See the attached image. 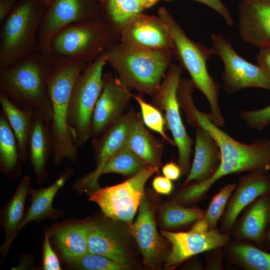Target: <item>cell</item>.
Returning a JSON list of instances; mask_svg holds the SVG:
<instances>
[{"mask_svg": "<svg viewBox=\"0 0 270 270\" xmlns=\"http://www.w3.org/2000/svg\"><path fill=\"white\" fill-rule=\"evenodd\" d=\"M194 86L190 84L180 85L177 90L180 108L192 127L207 130L220 148V164L214 175L200 184H188L180 193L182 199L191 204L207 198L212 185L222 178L234 174L270 170V140L258 138L246 144L237 141L214 124L207 114L200 112L192 98Z\"/></svg>", "mask_w": 270, "mask_h": 270, "instance_id": "obj_1", "label": "cell"}, {"mask_svg": "<svg viewBox=\"0 0 270 270\" xmlns=\"http://www.w3.org/2000/svg\"><path fill=\"white\" fill-rule=\"evenodd\" d=\"M46 87L53 112L50 124L53 141L52 159L55 164L64 160L74 162L78 148L67 121L68 106L74 85L86 64L50 54Z\"/></svg>", "mask_w": 270, "mask_h": 270, "instance_id": "obj_2", "label": "cell"}, {"mask_svg": "<svg viewBox=\"0 0 270 270\" xmlns=\"http://www.w3.org/2000/svg\"><path fill=\"white\" fill-rule=\"evenodd\" d=\"M50 56L49 53L38 49L0 69V92L20 108L38 112L48 126L53 118L46 87Z\"/></svg>", "mask_w": 270, "mask_h": 270, "instance_id": "obj_3", "label": "cell"}, {"mask_svg": "<svg viewBox=\"0 0 270 270\" xmlns=\"http://www.w3.org/2000/svg\"><path fill=\"white\" fill-rule=\"evenodd\" d=\"M173 54L170 50L134 48L121 42L112 46L105 54L122 85L154 97L172 64Z\"/></svg>", "mask_w": 270, "mask_h": 270, "instance_id": "obj_4", "label": "cell"}, {"mask_svg": "<svg viewBox=\"0 0 270 270\" xmlns=\"http://www.w3.org/2000/svg\"><path fill=\"white\" fill-rule=\"evenodd\" d=\"M158 14L170 30L174 54L188 72L194 87L208 101L210 107L208 118L218 126L224 127L225 121L219 104L220 86L210 74L206 67L208 60L213 55L210 48L189 38L165 8H160Z\"/></svg>", "mask_w": 270, "mask_h": 270, "instance_id": "obj_5", "label": "cell"}, {"mask_svg": "<svg viewBox=\"0 0 270 270\" xmlns=\"http://www.w3.org/2000/svg\"><path fill=\"white\" fill-rule=\"evenodd\" d=\"M42 0H19L0 24V69L40 49L38 30L47 9Z\"/></svg>", "mask_w": 270, "mask_h": 270, "instance_id": "obj_6", "label": "cell"}, {"mask_svg": "<svg viewBox=\"0 0 270 270\" xmlns=\"http://www.w3.org/2000/svg\"><path fill=\"white\" fill-rule=\"evenodd\" d=\"M116 34L101 16L78 22L56 33L48 53L88 64L115 44Z\"/></svg>", "mask_w": 270, "mask_h": 270, "instance_id": "obj_7", "label": "cell"}, {"mask_svg": "<svg viewBox=\"0 0 270 270\" xmlns=\"http://www.w3.org/2000/svg\"><path fill=\"white\" fill-rule=\"evenodd\" d=\"M106 63L104 53L93 62L86 64L72 90L67 121L78 148L92 136V117L102 88V72Z\"/></svg>", "mask_w": 270, "mask_h": 270, "instance_id": "obj_8", "label": "cell"}, {"mask_svg": "<svg viewBox=\"0 0 270 270\" xmlns=\"http://www.w3.org/2000/svg\"><path fill=\"white\" fill-rule=\"evenodd\" d=\"M158 172V166H148L122 183L96 190L89 200L98 204L106 216L124 222L131 228L134 216L144 196L145 184Z\"/></svg>", "mask_w": 270, "mask_h": 270, "instance_id": "obj_9", "label": "cell"}, {"mask_svg": "<svg viewBox=\"0 0 270 270\" xmlns=\"http://www.w3.org/2000/svg\"><path fill=\"white\" fill-rule=\"evenodd\" d=\"M182 68L172 64L169 68L160 88L153 97L152 104L164 111L166 125L170 131L178 150V164L182 174L188 175L191 166L190 154L193 140L188 134L180 112L177 88L180 79Z\"/></svg>", "mask_w": 270, "mask_h": 270, "instance_id": "obj_10", "label": "cell"}, {"mask_svg": "<svg viewBox=\"0 0 270 270\" xmlns=\"http://www.w3.org/2000/svg\"><path fill=\"white\" fill-rule=\"evenodd\" d=\"M211 40L213 54L219 56L224 66L222 79L228 94H234L248 88L270 90V78L258 65L240 56L222 36L212 34Z\"/></svg>", "mask_w": 270, "mask_h": 270, "instance_id": "obj_11", "label": "cell"}, {"mask_svg": "<svg viewBox=\"0 0 270 270\" xmlns=\"http://www.w3.org/2000/svg\"><path fill=\"white\" fill-rule=\"evenodd\" d=\"M101 16L97 0H52L37 34L39 48L48 52L52 36L70 24Z\"/></svg>", "mask_w": 270, "mask_h": 270, "instance_id": "obj_12", "label": "cell"}, {"mask_svg": "<svg viewBox=\"0 0 270 270\" xmlns=\"http://www.w3.org/2000/svg\"><path fill=\"white\" fill-rule=\"evenodd\" d=\"M140 114L132 108L110 125L98 138H94L92 147L95 153L96 167L92 172L78 180L76 188H97L100 172L106 162L126 144Z\"/></svg>", "mask_w": 270, "mask_h": 270, "instance_id": "obj_13", "label": "cell"}, {"mask_svg": "<svg viewBox=\"0 0 270 270\" xmlns=\"http://www.w3.org/2000/svg\"><path fill=\"white\" fill-rule=\"evenodd\" d=\"M120 36L121 42L132 48L174 50L170 30L159 16L139 14L122 29Z\"/></svg>", "mask_w": 270, "mask_h": 270, "instance_id": "obj_14", "label": "cell"}, {"mask_svg": "<svg viewBox=\"0 0 270 270\" xmlns=\"http://www.w3.org/2000/svg\"><path fill=\"white\" fill-rule=\"evenodd\" d=\"M132 94L110 72L103 74V86L94 108L92 136H100L106 128L126 112Z\"/></svg>", "mask_w": 270, "mask_h": 270, "instance_id": "obj_15", "label": "cell"}, {"mask_svg": "<svg viewBox=\"0 0 270 270\" xmlns=\"http://www.w3.org/2000/svg\"><path fill=\"white\" fill-rule=\"evenodd\" d=\"M270 192V172L258 170L241 176L220 220V232L230 234L242 211L262 194Z\"/></svg>", "mask_w": 270, "mask_h": 270, "instance_id": "obj_16", "label": "cell"}, {"mask_svg": "<svg viewBox=\"0 0 270 270\" xmlns=\"http://www.w3.org/2000/svg\"><path fill=\"white\" fill-rule=\"evenodd\" d=\"M162 234L172 246L166 260L167 268L178 265L197 254L224 247L232 237L230 234L220 232L218 228L203 234L189 231L173 232L165 230Z\"/></svg>", "mask_w": 270, "mask_h": 270, "instance_id": "obj_17", "label": "cell"}, {"mask_svg": "<svg viewBox=\"0 0 270 270\" xmlns=\"http://www.w3.org/2000/svg\"><path fill=\"white\" fill-rule=\"evenodd\" d=\"M238 16L242 39L260 49L270 48V0H240Z\"/></svg>", "mask_w": 270, "mask_h": 270, "instance_id": "obj_18", "label": "cell"}, {"mask_svg": "<svg viewBox=\"0 0 270 270\" xmlns=\"http://www.w3.org/2000/svg\"><path fill=\"white\" fill-rule=\"evenodd\" d=\"M242 212L232 227L231 236L250 240L262 249L264 236L270 224V192L258 197Z\"/></svg>", "mask_w": 270, "mask_h": 270, "instance_id": "obj_19", "label": "cell"}, {"mask_svg": "<svg viewBox=\"0 0 270 270\" xmlns=\"http://www.w3.org/2000/svg\"><path fill=\"white\" fill-rule=\"evenodd\" d=\"M221 160L220 148L212 135L204 128H196L194 158L182 186L193 180L200 184L210 179L218 170Z\"/></svg>", "mask_w": 270, "mask_h": 270, "instance_id": "obj_20", "label": "cell"}, {"mask_svg": "<svg viewBox=\"0 0 270 270\" xmlns=\"http://www.w3.org/2000/svg\"><path fill=\"white\" fill-rule=\"evenodd\" d=\"M138 216L131 228L143 256L144 264L151 265L158 258L161 244L154 217L144 196L139 206Z\"/></svg>", "mask_w": 270, "mask_h": 270, "instance_id": "obj_21", "label": "cell"}, {"mask_svg": "<svg viewBox=\"0 0 270 270\" xmlns=\"http://www.w3.org/2000/svg\"><path fill=\"white\" fill-rule=\"evenodd\" d=\"M223 250L229 264L245 270H270V252L250 240L231 237Z\"/></svg>", "mask_w": 270, "mask_h": 270, "instance_id": "obj_22", "label": "cell"}, {"mask_svg": "<svg viewBox=\"0 0 270 270\" xmlns=\"http://www.w3.org/2000/svg\"><path fill=\"white\" fill-rule=\"evenodd\" d=\"M88 222L70 223L52 232L58 250L68 263H72L88 254Z\"/></svg>", "mask_w": 270, "mask_h": 270, "instance_id": "obj_23", "label": "cell"}, {"mask_svg": "<svg viewBox=\"0 0 270 270\" xmlns=\"http://www.w3.org/2000/svg\"><path fill=\"white\" fill-rule=\"evenodd\" d=\"M88 252L104 256L116 262L128 264V256L115 234L104 224L88 222Z\"/></svg>", "mask_w": 270, "mask_h": 270, "instance_id": "obj_24", "label": "cell"}, {"mask_svg": "<svg viewBox=\"0 0 270 270\" xmlns=\"http://www.w3.org/2000/svg\"><path fill=\"white\" fill-rule=\"evenodd\" d=\"M0 104L2 112L16 136L21 160L26 162L28 158V142L36 112L31 109L20 108L2 92H0Z\"/></svg>", "mask_w": 270, "mask_h": 270, "instance_id": "obj_25", "label": "cell"}, {"mask_svg": "<svg viewBox=\"0 0 270 270\" xmlns=\"http://www.w3.org/2000/svg\"><path fill=\"white\" fill-rule=\"evenodd\" d=\"M28 148L34 172L40 180L44 175L46 161L53 152V141L49 126L37 112L29 137Z\"/></svg>", "mask_w": 270, "mask_h": 270, "instance_id": "obj_26", "label": "cell"}, {"mask_svg": "<svg viewBox=\"0 0 270 270\" xmlns=\"http://www.w3.org/2000/svg\"><path fill=\"white\" fill-rule=\"evenodd\" d=\"M126 144L148 166L158 167L159 166L162 144L146 130L140 114Z\"/></svg>", "mask_w": 270, "mask_h": 270, "instance_id": "obj_27", "label": "cell"}, {"mask_svg": "<svg viewBox=\"0 0 270 270\" xmlns=\"http://www.w3.org/2000/svg\"><path fill=\"white\" fill-rule=\"evenodd\" d=\"M99 3L101 17L117 34L146 8L142 0H100Z\"/></svg>", "mask_w": 270, "mask_h": 270, "instance_id": "obj_28", "label": "cell"}, {"mask_svg": "<svg viewBox=\"0 0 270 270\" xmlns=\"http://www.w3.org/2000/svg\"><path fill=\"white\" fill-rule=\"evenodd\" d=\"M72 170H66L54 184L44 188L32 190L30 206L22 220L16 235L28 222L46 218L54 212V198L70 175Z\"/></svg>", "mask_w": 270, "mask_h": 270, "instance_id": "obj_29", "label": "cell"}, {"mask_svg": "<svg viewBox=\"0 0 270 270\" xmlns=\"http://www.w3.org/2000/svg\"><path fill=\"white\" fill-rule=\"evenodd\" d=\"M30 184L29 176H24L21 180L5 213L6 239L4 243L6 250L8 248L15 236L21 222L26 198Z\"/></svg>", "mask_w": 270, "mask_h": 270, "instance_id": "obj_30", "label": "cell"}, {"mask_svg": "<svg viewBox=\"0 0 270 270\" xmlns=\"http://www.w3.org/2000/svg\"><path fill=\"white\" fill-rule=\"evenodd\" d=\"M148 166L125 144L106 162L100 171V176L108 173L134 176Z\"/></svg>", "mask_w": 270, "mask_h": 270, "instance_id": "obj_31", "label": "cell"}, {"mask_svg": "<svg viewBox=\"0 0 270 270\" xmlns=\"http://www.w3.org/2000/svg\"><path fill=\"white\" fill-rule=\"evenodd\" d=\"M21 160L18 142L10 124L2 112L0 114V162L5 173L12 172Z\"/></svg>", "mask_w": 270, "mask_h": 270, "instance_id": "obj_32", "label": "cell"}, {"mask_svg": "<svg viewBox=\"0 0 270 270\" xmlns=\"http://www.w3.org/2000/svg\"><path fill=\"white\" fill-rule=\"evenodd\" d=\"M205 210L198 208H186L177 202L165 206L162 214L164 224L168 228H178L194 222L203 217Z\"/></svg>", "mask_w": 270, "mask_h": 270, "instance_id": "obj_33", "label": "cell"}, {"mask_svg": "<svg viewBox=\"0 0 270 270\" xmlns=\"http://www.w3.org/2000/svg\"><path fill=\"white\" fill-rule=\"evenodd\" d=\"M236 186V183H230L226 185L211 199L203 216L208 224L210 230L217 228L218 223L222 217Z\"/></svg>", "mask_w": 270, "mask_h": 270, "instance_id": "obj_34", "label": "cell"}, {"mask_svg": "<svg viewBox=\"0 0 270 270\" xmlns=\"http://www.w3.org/2000/svg\"><path fill=\"white\" fill-rule=\"evenodd\" d=\"M132 98L140 106L144 124L149 129L159 134L170 144L176 146L174 140L169 138L165 133L166 120L161 111L152 104L144 101L140 96L133 94Z\"/></svg>", "mask_w": 270, "mask_h": 270, "instance_id": "obj_35", "label": "cell"}, {"mask_svg": "<svg viewBox=\"0 0 270 270\" xmlns=\"http://www.w3.org/2000/svg\"><path fill=\"white\" fill-rule=\"evenodd\" d=\"M74 268L86 270H122L129 268L104 256L88 252L80 259L70 264Z\"/></svg>", "mask_w": 270, "mask_h": 270, "instance_id": "obj_36", "label": "cell"}, {"mask_svg": "<svg viewBox=\"0 0 270 270\" xmlns=\"http://www.w3.org/2000/svg\"><path fill=\"white\" fill-rule=\"evenodd\" d=\"M239 112L240 117L250 128L260 130L270 123V104L259 110H242Z\"/></svg>", "mask_w": 270, "mask_h": 270, "instance_id": "obj_37", "label": "cell"}, {"mask_svg": "<svg viewBox=\"0 0 270 270\" xmlns=\"http://www.w3.org/2000/svg\"><path fill=\"white\" fill-rule=\"evenodd\" d=\"M43 268L45 270H61L58 258L50 246V234L46 231L44 234V242Z\"/></svg>", "mask_w": 270, "mask_h": 270, "instance_id": "obj_38", "label": "cell"}, {"mask_svg": "<svg viewBox=\"0 0 270 270\" xmlns=\"http://www.w3.org/2000/svg\"><path fill=\"white\" fill-rule=\"evenodd\" d=\"M206 264L204 270H222V260L224 258L223 247H219L206 252Z\"/></svg>", "mask_w": 270, "mask_h": 270, "instance_id": "obj_39", "label": "cell"}, {"mask_svg": "<svg viewBox=\"0 0 270 270\" xmlns=\"http://www.w3.org/2000/svg\"><path fill=\"white\" fill-rule=\"evenodd\" d=\"M166 2H170L174 0H164ZM208 6L220 14L225 20L228 25L230 26L234 25V20L228 10L221 0H193Z\"/></svg>", "mask_w": 270, "mask_h": 270, "instance_id": "obj_40", "label": "cell"}, {"mask_svg": "<svg viewBox=\"0 0 270 270\" xmlns=\"http://www.w3.org/2000/svg\"><path fill=\"white\" fill-rule=\"evenodd\" d=\"M152 186L157 192L164 194H170L173 189L171 180L162 176H156L154 179Z\"/></svg>", "mask_w": 270, "mask_h": 270, "instance_id": "obj_41", "label": "cell"}, {"mask_svg": "<svg viewBox=\"0 0 270 270\" xmlns=\"http://www.w3.org/2000/svg\"><path fill=\"white\" fill-rule=\"evenodd\" d=\"M257 61L258 65L270 78V48L260 49Z\"/></svg>", "mask_w": 270, "mask_h": 270, "instance_id": "obj_42", "label": "cell"}, {"mask_svg": "<svg viewBox=\"0 0 270 270\" xmlns=\"http://www.w3.org/2000/svg\"><path fill=\"white\" fill-rule=\"evenodd\" d=\"M162 172L164 176L171 180H178L182 174L180 166L174 162L166 164L162 168Z\"/></svg>", "mask_w": 270, "mask_h": 270, "instance_id": "obj_43", "label": "cell"}, {"mask_svg": "<svg viewBox=\"0 0 270 270\" xmlns=\"http://www.w3.org/2000/svg\"><path fill=\"white\" fill-rule=\"evenodd\" d=\"M19 0H0V24H1Z\"/></svg>", "mask_w": 270, "mask_h": 270, "instance_id": "obj_44", "label": "cell"}, {"mask_svg": "<svg viewBox=\"0 0 270 270\" xmlns=\"http://www.w3.org/2000/svg\"><path fill=\"white\" fill-rule=\"evenodd\" d=\"M209 230L208 224L202 217L196 220L188 231L194 233L203 234L207 232Z\"/></svg>", "mask_w": 270, "mask_h": 270, "instance_id": "obj_45", "label": "cell"}, {"mask_svg": "<svg viewBox=\"0 0 270 270\" xmlns=\"http://www.w3.org/2000/svg\"><path fill=\"white\" fill-rule=\"evenodd\" d=\"M262 249L270 252V228L268 229L264 234L262 242Z\"/></svg>", "mask_w": 270, "mask_h": 270, "instance_id": "obj_46", "label": "cell"}, {"mask_svg": "<svg viewBox=\"0 0 270 270\" xmlns=\"http://www.w3.org/2000/svg\"><path fill=\"white\" fill-rule=\"evenodd\" d=\"M144 3V6L146 8H148L154 5L160 0H142Z\"/></svg>", "mask_w": 270, "mask_h": 270, "instance_id": "obj_47", "label": "cell"}, {"mask_svg": "<svg viewBox=\"0 0 270 270\" xmlns=\"http://www.w3.org/2000/svg\"><path fill=\"white\" fill-rule=\"evenodd\" d=\"M52 0H42V1L46 4L47 6L50 4Z\"/></svg>", "mask_w": 270, "mask_h": 270, "instance_id": "obj_48", "label": "cell"}, {"mask_svg": "<svg viewBox=\"0 0 270 270\" xmlns=\"http://www.w3.org/2000/svg\"><path fill=\"white\" fill-rule=\"evenodd\" d=\"M98 0V2H100V0Z\"/></svg>", "mask_w": 270, "mask_h": 270, "instance_id": "obj_49", "label": "cell"}]
</instances>
